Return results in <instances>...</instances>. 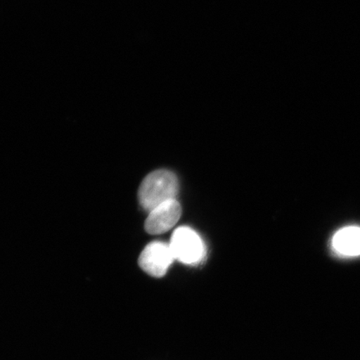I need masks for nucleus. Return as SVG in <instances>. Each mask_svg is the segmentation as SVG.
Instances as JSON below:
<instances>
[{"mask_svg":"<svg viewBox=\"0 0 360 360\" xmlns=\"http://www.w3.org/2000/svg\"><path fill=\"white\" fill-rule=\"evenodd\" d=\"M169 247L174 259L186 264L200 263L205 255L204 243L198 233L188 227H180L171 237Z\"/></svg>","mask_w":360,"mask_h":360,"instance_id":"nucleus-2","label":"nucleus"},{"mask_svg":"<svg viewBox=\"0 0 360 360\" xmlns=\"http://www.w3.org/2000/svg\"><path fill=\"white\" fill-rule=\"evenodd\" d=\"M174 257L169 244L155 241L148 244L139 259V266L148 274L161 278L167 273Z\"/></svg>","mask_w":360,"mask_h":360,"instance_id":"nucleus-3","label":"nucleus"},{"mask_svg":"<svg viewBox=\"0 0 360 360\" xmlns=\"http://www.w3.org/2000/svg\"><path fill=\"white\" fill-rule=\"evenodd\" d=\"M332 246L341 255H360V228L349 226L341 229L333 238Z\"/></svg>","mask_w":360,"mask_h":360,"instance_id":"nucleus-5","label":"nucleus"},{"mask_svg":"<svg viewBox=\"0 0 360 360\" xmlns=\"http://www.w3.org/2000/svg\"><path fill=\"white\" fill-rule=\"evenodd\" d=\"M179 180L173 172L166 169L154 171L147 175L139 187V204L148 213L164 202L176 200Z\"/></svg>","mask_w":360,"mask_h":360,"instance_id":"nucleus-1","label":"nucleus"},{"mask_svg":"<svg viewBox=\"0 0 360 360\" xmlns=\"http://www.w3.org/2000/svg\"><path fill=\"white\" fill-rule=\"evenodd\" d=\"M181 206L176 200L164 202L148 213L145 228L150 235H161L172 229L181 217Z\"/></svg>","mask_w":360,"mask_h":360,"instance_id":"nucleus-4","label":"nucleus"}]
</instances>
